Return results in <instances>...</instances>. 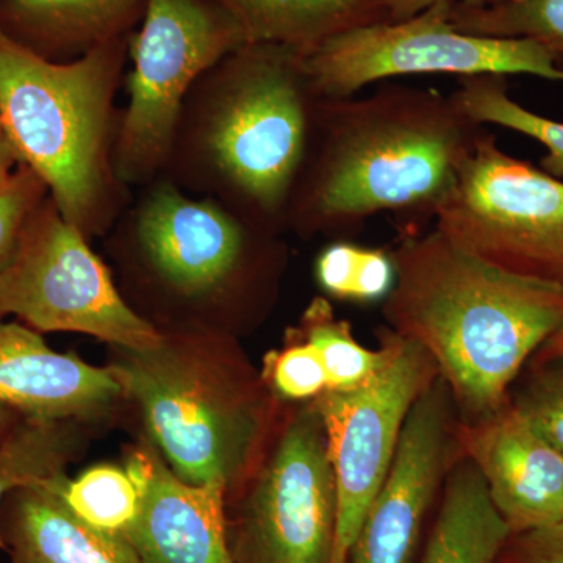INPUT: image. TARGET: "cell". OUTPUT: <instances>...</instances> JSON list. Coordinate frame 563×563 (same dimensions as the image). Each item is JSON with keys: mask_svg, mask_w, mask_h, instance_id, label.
<instances>
[{"mask_svg": "<svg viewBox=\"0 0 563 563\" xmlns=\"http://www.w3.org/2000/svg\"><path fill=\"white\" fill-rule=\"evenodd\" d=\"M20 166V158L11 146L9 135H7L5 128H3L2 118H0V188L9 184Z\"/></svg>", "mask_w": 563, "mask_h": 563, "instance_id": "32", "label": "cell"}, {"mask_svg": "<svg viewBox=\"0 0 563 563\" xmlns=\"http://www.w3.org/2000/svg\"><path fill=\"white\" fill-rule=\"evenodd\" d=\"M107 235L128 251L144 284L188 307L263 287L282 254L277 233L165 176L139 188Z\"/></svg>", "mask_w": 563, "mask_h": 563, "instance_id": "6", "label": "cell"}, {"mask_svg": "<svg viewBox=\"0 0 563 563\" xmlns=\"http://www.w3.org/2000/svg\"><path fill=\"white\" fill-rule=\"evenodd\" d=\"M33 331L87 333L124 350H147L163 333L133 309L90 240L47 196L0 268V318Z\"/></svg>", "mask_w": 563, "mask_h": 563, "instance_id": "8", "label": "cell"}, {"mask_svg": "<svg viewBox=\"0 0 563 563\" xmlns=\"http://www.w3.org/2000/svg\"><path fill=\"white\" fill-rule=\"evenodd\" d=\"M320 99L301 52L243 44L191 88L162 176L280 235Z\"/></svg>", "mask_w": 563, "mask_h": 563, "instance_id": "3", "label": "cell"}, {"mask_svg": "<svg viewBox=\"0 0 563 563\" xmlns=\"http://www.w3.org/2000/svg\"><path fill=\"white\" fill-rule=\"evenodd\" d=\"M509 393V404L563 453V354L529 362Z\"/></svg>", "mask_w": 563, "mask_h": 563, "instance_id": "27", "label": "cell"}, {"mask_svg": "<svg viewBox=\"0 0 563 563\" xmlns=\"http://www.w3.org/2000/svg\"><path fill=\"white\" fill-rule=\"evenodd\" d=\"M339 495L313 404L288 421L252 485L232 548L235 563H335Z\"/></svg>", "mask_w": 563, "mask_h": 563, "instance_id": "12", "label": "cell"}, {"mask_svg": "<svg viewBox=\"0 0 563 563\" xmlns=\"http://www.w3.org/2000/svg\"><path fill=\"white\" fill-rule=\"evenodd\" d=\"M451 96L459 107L481 125H499L539 141L547 150L540 168L555 179H562L563 122L537 114L536 111L526 109L515 101L509 95L507 76L483 74L461 77L457 90Z\"/></svg>", "mask_w": 563, "mask_h": 563, "instance_id": "22", "label": "cell"}, {"mask_svg": "<svg viewBox=\"0 0 563 563\" xmlns=\"http://www.w3.org/2000/svg\"><path fill=\"white\" fill-rule=\"evenodd\" d=\"M292 331L320 352L328 373V391L350 390L365 383L387 357L383 342L377 351L358 343L350 322L336 318L325 298H314Z\"/></svg>", "mask_w": 563, "mask_h": 563, "instance_id": "24", "label": "cell"}, {"mask_svg": "<svg viewBox=\"0 0 563 563\" xmlns=\"http://www.w3.org/2000/svg\"><path fill=\"white\" fill-rule=\"evenodd\" d=\"M512 536L474 463L461 454L448 473L418 563H501Z\"/></svg>", "mask_w": 563, "mask_h": 563, "instance_id": "19", "label": "cell"}, {"mask_svg": "<svg viewBox=\"0 0 563 563\" xmlns=\"http://www.w3.org/2000/svg\"><path fill=\"white\" fill-rule=\"evenodd\" d=\"M388 13L390 21H402L421 13L437 3H463V5L484 7L499 2V0H377Z\"/></svg>", "mask_w": 563, "mask_h": 563, "instance_id": "31", "label": "cell"}, {"mask_svg": "<svg viewBox=\"0 0 563 563\" xmlns=\"http://www.w3.org/2000/svg\"><path fill=\"white\" fill-rule=\"evenodd\" d=\"M380 342L387 357L368 380L312 401L324 424L339 495L335 563H346L366 510L390 472L407 415L439 376L420 344L388 328Z\"/></svg>", "mask_w": 563, "mask_h": 563, "instance_id": "11", "label": "cell"}, {"mask_svg": "<svg viewBox=\"0 0 563 563\" xmlns=\"http://www.w3.org/2000/svg\"><path fill=\"white\" fill-rule=\"evenodd\" d=\"M109 366L139 404L154 446L191 485H231L263 431V407L229 373L195 350L191 336L165 335L147 350L117 347Z\"/></svg>", "mask_w": 563, "mask_h": 563, "instance_id": "5", "label": "cell"}, {"mask_svg": "<svg viewBox=\"0 0 563 563\" xmlns=\"http://www.w3.org/2000/svg\"><path fill=\"white\" fill-rule=\"evenodd\" d=\"M501 563H563V521L512 533L504 547Z\"/></svg>", "mask_w": 563, "mask_h": 563, "instance_id": "30", "label": "cell"}, {"mask_svg": "<svg viewBox=\"0 0 563 563\" xmlns=\"http://www.w3.org/2000/svg\"><path fill=\"white\" fill-rule=\"evenodd\" d=\"M246 44L231 14L214 0H147L129 38L114 168L128 187L162 176L181 107L196 81Z\"/></svg>", "mask_w": 563, "mask_h": 563, "instance_id": "7", "label": "cell"}, {"mask_svg": "<svg viewBox=\"0 0 563 563\" xmlns=\"http://www.w3.org/2000/svg\"><path fill=\"white\" fill-rule=\"evenodd\" d=\"M453 3L442 2L402 21H383L339 33L303 55L321 99L357 95L393 77L450 74H526L563 84V69L550 51L531 40L487 38L457 31Z\"/></svg>", "mask_w": 563, "mask_h": 563, "instance_id": "10", "label": "cell"}, {"mask_svg": "<svg viewBox=\"0 0 563 563\" xmlns=\"http://www.w3.org/2000/svg\"><path fill=\"white\" fill-rule=\"evenodd\" d=\"M563 354V325L553 336L543 343V346L533 354L532 362L547 361ZM529 361V362H531Z\"/></svg>", "mask_w": 563, "mask_h": 563, "instance_id": "33", "label": "cell"}, {"mask_svg": "<svg viewBox=\"0 0 563 563\" xmlns=\"http://www.w3.org/2000/svg\"><path fill=\"white\" fill-rule=\"evenodd\" d=\"M484 131L453 96L428 88L388 85L363 98L320 99L287 231L339 235L393 213L418 232Z\"/></svg>", "mask_w": 563, "mask_h": 563, "instance_id": "1", "label": "cell"}, {"mask_svg": "<svg viewBox=\"0 0 563 563\" xmlns=\"http://www.w3.org/2000/svg\"><path fill=\"white\" fill-rule=\"evenodd\" d=\"M437 231L506 272L563 287V180L484 131L435 211Z\"/></svg>", "mask_w": 563, "mask_h": 563, "instance_id": "9", "label": "cell"}, {"mask_svg": "<svg viewBox=\"0 0 563 563\" xmlns=\"http://www.w3.org/2000/svg\"><path fill=\"white\" fill-rule=\"evenodd\" d=\"M121 395L109 368L52 350L40 332L0 318V406L24 418L84 421Z\"/></svg>", "mask_w": 563, "mask_h": 563, "instance_id": "16", "label": "cell"}, {"mask_svg": "<svg viewBox=\"0 0 563 563\" xmlns=\"http://www.w3.org/2000/svg\"><path fill=\"white\" fill-rule=\"evenodd\" d=\"M66 506L91 528L124 536L140 512V492L128 470L98 465L62 483Z\"/></svg>", "mask_w": 563, "mask_h": 563, "instance_id": "26", "label": "cell"}, {"mask_svg": "<svg viewBox=\"0 0 563 563\" xmlns=\"http://www.w3.org/2000/svg\"><path fill=\"white\" fill-rule=\"evenodd\" d=\"M236 21L246 43L280 44L310 54L361 25L390 21L377 0H214Z\"/></svg>", "mask_w": 563, "mask_h": 563, "instance_id": "20", "label": "cell"}, {"mask_svg": "<svg viewBox=\"0 0 563 563\" xmlns=\"http://www.w3.org/2000/svg\"><path fill=\"white\" fill-rule=\"evenodd\" d=\"M47 196L46 185L24 165L0 188V268L9 261L25 222Z\"/></svg>", "mask_w": 563, "mask_h": 563, "instance_id": "29", "label": "cell"}, {"mask_svg": "<svg viewBox=\"0 0 563 563\" xmlns=\"http://www.w3.org/2000/svg\"><path fill=\"white\" fill-rule=\"evenodd\" d=\"M77 422L22 417L0 439V550L7 551L3 503L22 487L49 483L66 474V466L81 451Z\"/></svg>", "mask_w": 563, "mask_h": 563, "instance_id": "21", "label": "cell"}, {"mask_svg": "<svg viewBox=\"0 0 563 563\" xmlns=\"http://www.w3.org/2000/svg\"><path fill=\"white\" fill-rule=\"evenodd\" d=\"M459 440L512 533L563 521V453L509 401L484 420L461 422Z\"/></svg>", "mask_w": 563, "mask_h": 563, "instance_id": "15", "label": "cell"}, {"mask_svg": "<svg viewBox=\"0 0 563 563\" xmlns=\"http://www.w3.org/2000/svg\"><path fill=\"white\" fill-rule=\"evenodd\" d=\"M450 388L437 376L404 422L398 450L374 496L346 563H412L448 473L462 454Z\"/></svg>", "mask_w": 563, "mask_h": 563, "instance_id": "13", "label": "cell"}, {"mask_svg": "<svg viewBox=\"0 0 563 563\" xmlns=\"http://www.w3.org/2000/svg\"><path fill=\"white\" fill-rule=\"evenodd\" d=\"M21 418V415L11 410L10 407L0 406V439H2Z\"/></svg>", "mask_w": 563, "mask_h": 563, "instance_id": "34", "label": "cell"}, {"mask_svg": "<svg viewBox=\"0 0 563 563\" xmlns=\"http://www.w3.org/2000/svg\"><path fill=\"white\" fill-rule=\"evenodd\" d=\"M129 38L55 63L0 29V118L11 146L88 240L106 236L133 198L114 168Z\"/></svg>", "mask_w": 563, "mask_h": 563, "instance_id": "4", "label": "cell"}, {"mask_svg": "<svg viewBox=\"0 0 563 563\" xmlns=\"http://www.w3.org/2000/svg\"><path fill=\"white\" fill-rule=\"evenodd\" d=\"M266 384L285 401H310L329 390L328 373L320 352L292 329L279 351L266 357Z\"/></svg>", "mask_w": 563, "mask_h": 563, "instance_id": "28", "label": "cell"}, {"mask_svg": "<svg viewBox=\"0 0 563 563\" xmlns=\"http://www.w3.org/2000/svg\"><path fill=\"white\" fill-rule=\"evenodd\" d=\"M146 5L147 0H0V29L46 60L69 63L129 38Z\"/></svg>", "mask_w": 563, "mask_h": 563, "instance_id": "18", "label": "cell"}, {"mask_svg": "<svg viewBox=\"0 0 563 563\" xmlns=\"http://www.w3.org/2000/svg\"><path fill=\"white\" fill-rule=\"evenodd\" d=\"M391 255L388 329L431 355L462 424L498 412L533 354L562 328L563 287L506 272L437 229L407 233Z\"/></svg>", "mask_w": 563, "mask_h": 563, "instance_id": "2", "label": "cell"}, {"mask_svg": "<svg viewBox=\"0 0 563 563\" xmlns=\"http://www.w3.org/2000/svg\"><path fill=\"white\" fill-rule=\"evenodd\" d=\"M140 492V512L125 540L140 563H235L224 495L228 485L181 481L157 453L143 444L125 465Z\"/></svg>", "mask_w": 563, "mask_h": 563, "instance_id": "14", "label": "cell"}, {"mask_svg": "<svg viewBox=\"0 0 563 563\" xmlns=\"http://www.w3.org/2000/svg\"><path fill=\"white\" fill-rule=\"evenodd\" d=\"M451 22L470 35L536 41L563 69V0H499L484 7L453 3Z\"/></svg>", "mask_w": 563, "mask_h": 563, "instance_id": "23", "label": "cell"}, {"mask_svg": "<svg viewBox=\"0 0 563 563\" xmlns=\"http://www.w3.org/2000/svg\"><path fill=\"white\" fill-rule=\"evenodd\" d=\"M314 279L329 298L372 303L385 301L396 280L391 251L333 242L314 261Z\"/></svg>", "mask_w": 563, "mask_h": 563, "instance_id": "25", "label": "cell"}, {"mask_svg": "<svg viewBox=\"0 0 563 563\" xmlns=\"http://www.w3.org/2000/svg\"><path fill=\"white\" fill-rule=\"evenodd\" d=\"M65 477L22 487L3 503L11 563H140L124 536L91 528L66 506Z\"/></svg>", "mask_w": 563, "mask_h": 563, "instance_id": "17", "label": "cell"}]
</instances>
